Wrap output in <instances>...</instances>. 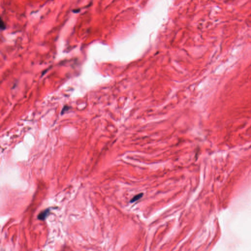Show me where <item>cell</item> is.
<instances>
[{
  "mask_svg": "<svg viewBox=\"0 0 251 251\" xmlns=\"http://www.w3.org/2000/svg\"><path fill=\"white\" fill-rule=\"evenodd\" d=\"M49 212V210L48 209H47L45 211H43L40 214H39L38 218L40 219V220H43V219L44 220L45 219V218H46V217L47 216L48 213Z\"/></svg>",
  "mask_w": 251,
  "mask_h": 251,
  "instance_id": "1",
  "label": "cell"
},
{
  "mask_svg": "<svg viewBox=\"0 0 251 251\" xmlns=\"http://www.w3.org/2000/svg\"><path fill=\"white\" fill-rule=\"evenodd\" d=\"M143 196V193H140V194H139L135 196L134 197H133V198L131 200V202H134L135 201L139 200L140 199H141L142 197Z\"/></svg>",
  "mask_w": 251,
  "mask_h": 251,
  "instance_id": "2",
  "label": "cell"
},
{
  "mask_svg": "<svg viewBox=\"0 0 251 251\" xmlns=\"http://www.w3.org/2000/svg\"><path fill=\"white\" fill-rule=\"evenodd\" d=\"M0 28L1 30H4L5 28V26L4 25V24L2 20L1 19V21H0Z\"/></svg>",
  "mask_w": 251,
  "mask_h": 251,
  "instance_id": "3",
  "label": "cell"
}]
</instances>
